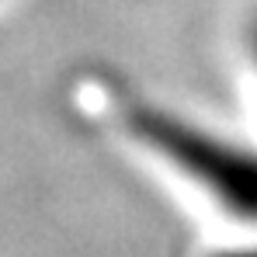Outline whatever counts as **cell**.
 I'll use <instances>...</instances> for the list:
<instances>
[{"instance_id":"1","label":"cell","mask_w":257,"mask_h":257,"mask_svg":"<svg viewBox=\"0 0 257 257\" xmlns=\"http://www.w3.org/2000/svg\"><path fill=\"white\" fill-rule=\"evenodd\" d=\"M132 132L167 157L177 171L198 181L226 209L247 222H257V153L226 143L198 125H188L157 108H136L128 115Z\"/></svg>"},{"instance_id":"2","label":"cell","mask_w":257,"mask_h":257,"mask_svg":"<svg viewBox=\"0 0 257 257\" xmlns=\"http://www.w3.org/2000/svg\"><path fill=\"white\" fill-rule=\"evenodd\" d=\"M219 257H257V250H229V254H219Z\"/></svg>"},{"instance_id":"3","label":"cell","mask_w":257,"mask_h":257,"mask_svg":"<svg viewBox=\"0 0 257 257\" xmlns=\"http://www.w3.org/2000/svg\"><path fill=\"white\" fill-rule=\"evenodd\" d=\"M254 49H257V28H254Z\"/></svg>"}]
</instances>
